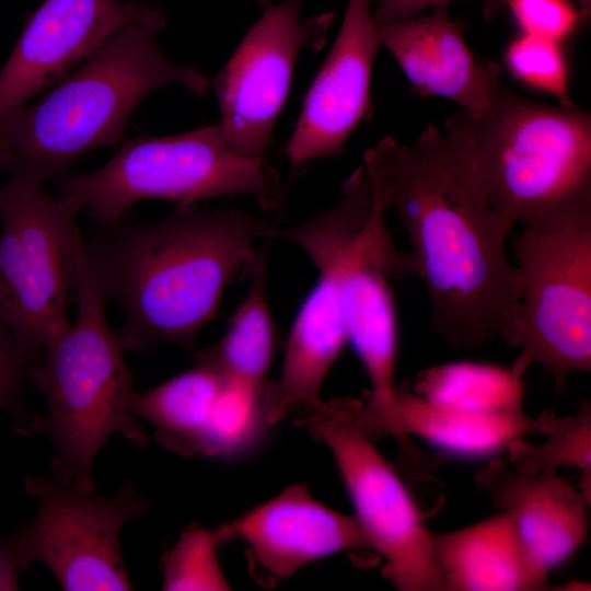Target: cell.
<instances>
[{"label": "cell", "mask_w": 591, "mask_h": 591, "mask_svg": "<svg viewBox=\"0 0 591 591\" xmlns=\"http://www.w3.org/2000/svg\"><path fill=\"white\" fill-rule=\"evenodd\" d=\"M24 488L37 512L8 541L18 569L40 561L67 591L132 590L119 536L150 501L131 482L111 498L46 475L26 476Z\"/></svg>", "instance_id": "10"}, {"label": "cell", "mask_w": 591, "mask_h": 591, "mask_svg": "<svg viewBox=\"0 0 591 591\" xmlns=\"http://www.w3.org/2000/svg\"><path fill=\"white\" fill-rule=\"evenodd\" d=\"M350 247L344 240L320 236L304 248L320 276L291 327L280 375L265 391L273 425L288 416L297 420L324 402L322 384L348 341L341 277Z\"/></svg>", "instance_id": "15"}, {"label": "cell", "mask_w": 591, "mask_h": 591, "mask_svg": "<svg viewBox=\"0 0 591 591\" xmlns=\"http://www.w3.org/2000/svg\"><path fill=\"white\" fill-rule=\"evenodd\" d=\"M445 137L490 206L513 224L591 201V116L497 84L489 107L445 120Z\"/></svg>", "instance_id": "4"}, {"label": "cell", "mask_w": 591, "mask_h": 591, "mask_svg": "<svg viewBox=\"0 0 591 591\" xmlns=\"http://www.w3.org/2000/svg\"><path fill=\"white\" fill-rule=\"evenodd\" d=\"M225 381L215 367L195 359L193 368L144 393H134L130 413L155 429V439L163 448L183 456L199 455Z\"/></svg>", "instance_id": "21"}, {"label": "cell", "mask_w": 591, "mask_h": 591, "mask_svg": "<svg viewBox=\"0 0 591 591\" xmlns=\"http://www.w3.org/2000/svg\"><path fill=\"white\" fill-rule=\"evenodd\" d=\"M304 1L283 0L265 8L212 81L220 126L230 148L242 157L264 159L299 54L325 44L334 13L304 21Z\"/></svg>", "instance_id": "12"}, {"label": "cell", "mask_w": 591, "mask_h": 591, "mask_svg": "<svg viewBox=\"0 0 591 591\" xmlns=\"http://www.w3.org/2000/svg\"><path fill=\"white\" fill-rule=\"evenodd\" d=\"M265 391L240 380H227L211 410L201 454L236 459L259 447L273 425L267 416Z\"/></svg>", "instance_id": "25"}, {"label": "cell", "mask_w": 591, "mask_h": 591, "mask_svg": "<svg viewBox=\"0 0 591 591\" xmlns=\"http://www.w3.org/2000/svg\"><path fill=\"white\" fill-rule=\"evenodd\" d=\"M251 276V288L231 315L224 335L198 351L195 359L211 364L227 380L266 389L277 339L266 291L267 245L258 251Z\"/></svg>", "instance_id": "22"}, {"label": "cell", "mask_w": 591, "mask_h": 591, "mask_svg": "<svg viewBox=\"0 0 591 591\" xmlns=\"http://www.w3.org/2000/svg\"><path fill=\"white\" fill-rule=\"evenodd\" d=\"M474 479L496 507L510 514L526 549L547 573L586 542L590 500L557 472L526 477L494 460Z\"/></svg>", "instance_id": "18"}, {"label": "cell", "mask_w": 591, "mask_h": 591, "mask_svg": "<svg viewBox=\"0 0 591 591\" xmlns=\"http://www.w3.org/2000/svg\"><path fill=\"white\" fill-rule=\"evenodd\" d=\"M60 193L89 209L100 223L118 221L136 202L163 199L195 205L219 196L247 194L265 209L283 197L278 172L264 159L235 153L219 125L125 142L101 169L60 177Z\"/></svg>", "instance_id": "6"}, {"label": "cell", "mask_w": 591, "mask_h": 591, "mask_svg": "<svg viewBox=\"0 0 591 591\" xmlns=\"http://www.w3.org/2000/svg\"><path fill=\"white\" fill-rule=\"evenodd\" d=\"M160 30L147 23L117 30L44 97L0 120L10 182L43 187L83 153L116 144L138 104L162 86L207 93L200 70L161 51Z\"/></svg>", "instance_id": "3"}, {"label": "cell", "mask_w": 591, "mask_h": 591, "mask_svg": "<svg viewBox=\"0 0 591 591\" xmlns=\"http://www.w3.org/2000/svg\"><path fill=\"white\" fill-rule=\"evenodd\" d=\"M131 23L163 28L158 10L120 0H44L0 71V120L60 82L107 37Z\"/></svg>", "instance_id": "13"}, {"label": "cell", "mask_w": 591, "mask_h": 591, "mask_svg": "<svg viewBox=\"0 0 591 591\" xmlns=\"http://www.w3.org/2000/svg\"><path fill=\"white\" fill-rule=\"evenodd\" d=\"M4 153H5V146H4L2 135L0 132V169H2V165H3Z\"/></svg>", "instance_id": "32"}, {"label": "cell", "mask_w": 591, "mask_h": 591, "mask_svg": "<svg viewBox=\"0 0 591 591\" xmlns=\"http://www.w3.org/2000/svg\"><path fill=\"white\" fill-rule=\"evenodd\" d=\"M216 528H187L163 559V590H230L218 549Z\"/></svg>", "instance_id": "26"}, {"label": "cell", "mask_w": 591, "mask_h": 591, "mask_svg": "<svg viewBox=\"0 0 591 591\" xmlns=\"http://www.w3.org/2000/svg\"><path fill=\"white\" fill-rule=\"evenodd\" d=\"M521 279L520 352L511 369L542 364L563 389L591 370V202L523 224L512 243Z\"/></svg>", "instance_id": "7"}, {"label": "cell", "mask_w": 591, "mask_h": 591, "mask_svg": "<svg viewBox=\"0 0 591 591\" xmlns=\"http://www.w3.org/2000/svg\"><path fill=\"white\" fill-rule=\"evenodd\" d=\"M36 359L0 322V407L18 418V428L25 434L32 433L33 416L25 413L22 394Z\"/></svg>", "instance_id": "28"}, {"label": "cell", "mask_w": 591, "mask_h": 591, "mask_svg": "<svg viewBox=\"0 0 591 591\" xmlns=\"http://www.w3.org/2000/svg\"><path fill=\"white\" fill-rule=\"evenodd\" d=\"M216 531L223 543L244 542L254 565L278 580L336 553L372 551L355 517L321 503L303 483L289 485Z\"/></svg>", "instance_id": "16"}, {"label": "cell", "mask_w": 591, "mask_h": 591, "mask_svg": "<svg viewBox=\"0 0 591 591\" xmlns=\"http://www.w3.org/2000/svg\"><path fill=\"white\" fill-rule=\"evenodd\" d=\"M375 25L381 45L390 50L418 94L449 99L473 115L489 107L501 81L500 68L475 57L464 38V23L450 16L448 5Z\"/></svg>", "instance_id": "17"}, {"label": "cell", "mask_w": 591, "mask_h": 591, "mask_svg": "<svg viewBox=\"0 0 591 591\" xmlns=\"http://www.w3.org/2000/svg\"><path fill=\"white\" fill-rule=\"evenodd\" d=\"M362 404L354 397L323 402L297 422L331 450L354 517L385 560V578L401 591H445L416 498L356 421Z\"/></svg>", "instance_id": "9"}, {"label": "cell", "mask_w": 591, "mask_h": 591, "mask_svg": "<svg viewBox=\"0 0 591 591\" xmlns=\"http://www.w3.org/2000/svg\"><path fill=\"white\" fill-rule=\"evenodd\" d=\"M258 3H260L263 7L267 8L268 5H270V2L269 0H257Z\"/></svg>", "instance_id": "33"}, {"label": "cell", "mask_w": 591, "mask_h": 591, "mask_svg": "<svg viewBox=\"0 0 591 591\" xmlns=\"http://www.w3.org/2000/svg\"><path fill=\"white\" fill-rule=\"evenodd\" d=\"M431 549L445 591L549 590L512 518L500 511L473 525L431 532Z\"/></svg>", "instance_id": "19"}, {"label": "cell", "mask_w": 591, "mask_h": 591, "mask_svg": "<svg viewBox=\"0 0 591 591\" xmlns=\"http://www.w3.org/2000/svg\"><path fill=\"white\" fill-rule=\"evenodd\" d=\"M525 34L560 42L576 27L579 13L567 0H507Z\"/></svg>", "instance_id": "29"}, {"label": "cell", "mask_w": 591, "mask_h": 591, "mask_svg": "<svg viewBox=\"0 0 591 591\" xmlns=\"http://www.w3.org/2000/svg\"><path fill=\"white\" fill-rule=\"evenodd\" d=\"M18 566L8 541H0V590H16Z\"/></svg>", "instance_id": "31"}, {"label": "cell", "mask_w": 591, "mask_h": 591, "mask_svg": "<svg viewBox=\"0 0 591 591\" xmlns=\"http://www.w3.org/2000/svg\"><path fill=\"white\" fill-rule=\"evenodd\" d=\"M363 167L409 237L433 329L452 347L496 338L517 347L521 279L507 255L514 225L497 212L444 134L429 124L409 144L382 138Z\"/></svg>", "instance_id": "1"}, {"label": "cell", "mask_w": 591, "mask_h": 591, "mask_svg": "<svg viewBox=\"0 0 591 591\" xmlns=\"http://www.w3.org/2000/svg\"><path fill=\"white\" fill-rule=\"evenodd\" d=\"M506 63L515 78L554 95L559 105L576 106L570 96L568 70L559 42L524 33L509 44Z\"/></svg>", "instance_id": "27"}, {"label": "cell", "mask_w": 591, "mask_h": 591, "mask_svg": "<svg viewBox=\"0 0 591 591\" xmlns=\"http://www.w3.org/2000/svg\"><path fill=\"white\" fill-rule=\"evenodd\" d=\"M83 239L84 256L106 302H117L125 350L158 344L193 349L200 329L216 317L224 289L252 275L270 223L235 210L178 205L150 224L101 223Z\"/></svg>", "instance_id": "2"}, {"label": "cell", "mask_w": 591, "mask_h": 591, "mask_svg": "<svg viewBox=\"0 0 591 591\" xmlns=\"http://www.w3.org/2000/svg\"><path fill=\"white\" fill-rule=\"evenodd\" d=\"M370 2H347L339 32L287 144L293 165L340 154L351 132L370 117L371 72L381 45Z\"/></svg>", "instance_id": "14"}, {"label": "cell", "mask_w": 591, "mask_h": 591, "mask_svg": "<svg viewBox=\"0 0 591 591\" xmlns=\"http://www.w3.org/2000/svg\"><path fill=\"white\" fill-rule=\"evenodd\" d=\"M395 412L406 437H419L449 454L471 459L505 452L513 440L534 431V418L525 414L476 415L433 406L407 381L396 384Z\"/></svg>", "instance_id": "20"}, {"label": "cell", "mask_w": 591, "mask_h": 591, "mask_svg": "<svg viewBox=\"0 0 591 591\" xmlns=\"http://www.w3.org/2000/svg\"><path fill=\"white\" fill-rule=\"evenodd\" d=\"M76 300L74 322L30 371V382L48 403L45 416H33L32 432L47 434L53 443V476L92 493L95 457L113 433L139 448L148 438L130 413L132 374L118 333L107 324L106 300L86 264L83 236Z\"/></svg>", "instance_id": "5"}, {"label": "cell", "mask_w": 591, "mask_h": 591, "mask_svg": "<svg viewBox=\"0 0 591 591\" xmlns=\"http://www.w3.org/2000/svg\"><path fill=\"white\" fill-rule=\"evenodd\" d=\"M82 209L42 187L0 188V322L38 358L71 324Z\"/></svg>", "instance_id": "8"}, {"label": "cell", "mask_w": 591, "mask_h": 591, "mask_svg": "<svg viewBox=\"0 0 591 591\" xmlns=\"http://www.w3.org/2000/svg\"><path fill=\"white\" fill-rule=\"evenodd\" d=\"M453 0H375L372 12L375 23H384L420 14L428 8L448 5ZM483 3L486 20L494 19L505 8L507 0H478Z\"/></svg>", "instance_id": "30"}, {"label": "cell", "mask_w": 591, "mask_h": 591, "mask_svg": "<svg viewBox=\"0 0 591 591\" xmlns=\"http://www.w3.org/2000/svg\"><path fill=\"white\" fill-rule=\"evenodd\" d=\"M534 431L546 438L531 444L518 438L507 448L508 464L526 477L559 467H573L580 474L579 489L590 500L591 490V408L584 402L575 415L558 417L554 412H542L534 418Z\"/></svg>", "instance_id": "24"}, {"label": "cell", "mask_w": 591, "mask_h": 591, "mask_svg": "<svg viewBox=\"0 0 591 591\" xmlns=\"http://www.w3.org/2000/svg\"><path fill=\"white\" fill-rule=\"evenodd\" d=\"M521 378L511 368L455 361L420 371L412 390L440 408L476 415H522Z\"/></svg>", "instance_id": "23"}, {"label": "cell", "mask_w": 591, "mask_h": 591, "mask_svg": "<svg viewBox=\"0 0 591 591\" xmlns=\"http://www.w3.org/2000/svg\"><path fill=\"white\" fill-rule=\"evenodd\" d=\"M386 211L374 192L366 223L346 257L341 298L348 341L371 383L356 421L371 440L394 437L402 445L407 437L395 412L398 331L389 280L415 274V264L410 253L395 246L386 228Z\"/></svg>", "instance_id": "11"}]
</instances>
